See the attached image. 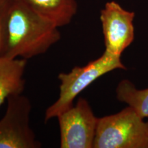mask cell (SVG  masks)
Masks as SVG:
<instances>
[{
    "label": "cell",
    "mask_w": 148,
    "mask_h": 148,
    "mask_svg": "<svg viewBox=\"0 0 148 148\" xmlns=\"http://www.w3.org/2000/svg\"><path fill=\"white\" fill-rule=\"evenodd\" d=\"M5 56L27 59L45 53L60 40L59 27L21 0H9Z\"/></svg>",
    "instance_id": "1"
},
{
    "label": "cell",
    "mask_w": 148,
    "mask_h": 148,
    "mask_svg": "<svg viewBox=\"0 0 148 148\" xmlns=\"http://www.w3.org/2000/svg\"><path fill=\"white\" fill-rule=\"evenodd\" d=\"M126 69L121 57L114 56L104 51L99 58L89 62L84 66H75L68 73H60L58 78L60 82L57 100L45 111V121L57 118L73 106L75 97L94 81L114 69Z\"/></svg>",
    "instance_id": "2"
},
{
    "label": "cell",
    "mask_w": 148,
    "mask_h": 148,
    "mask_svg": "<svg viewBox=\"0 0 148 148\" xmlns=\"http://www.w3.org/2000/svg\"><path fill=\"white\" fill-rule=\"evenodd\" d=\"M93 148H148V122L130 106L99 118Z\"/></svg>",
    "instance_id": "3"
},
{
    "label": "cell",
    "mask_w": 148,
    "mask_h": 148,
    "mask_svg": "<svg viewBox=\"0 0 148 148\" xmlns=\"http://www.w3.org/2000/svg\"><path fill=\"white\" fill-rule=\"evenodd\" d=\"M31 110V101L26 96H9L5 114L0 119V148L42 147L29 124Z\"/></svg>",
    "instance_id": "4"
},
{
    "label": "cell",
    "mask_w": 148,
    "mask_h": 148,
    "mask_svg": "<svg viewBox=\"0 0 148 148\" xmlns=\"http://www.w3.org/2000/svg\"><path fill=\"white\" fill-rule=\"evenodd\" d=\"M61 148H93L98 119L89 103L80 97L76 104L57 116Z\"/></svg>",
    "instance_id": "5"
},
{
    "label": "cell",
    "mask_w": 148,
    "mask_h": 148,
    "mask_svg": "<svg viewBox=\"0 0 148 148\" xmlns=\"http://www.w3.org/2000/svg\"><path fill=\"white\" fill-rule=\"evenodd\" d=\"M134 12L125 10L114 1L105 4L100 12L105 51L121 57L123 51L134 40Z\"/></svg>",
    "instance_id": "6"
},
{
    "label": "cell",
    "mask_w": 148,
    "mask_h": 148,
    "mask_svg": "<svg viewBox=\"0 0 148 148\" xmlns=\"http://www.w3.org/2000/svg\"><path fill=\"white\" fill-rule=\"evenodd\" d=\"M26 64L25 59L0 57V106L9 96L23 92Z\"/></svg>",
    "instance_id": "7"
},
{
    "label": "cell",
    "mask_w": 148,
    "mask_h": 148,
    "mask_svg": "<svg viewBox=\"0 0 148 148\" xmlns=\"http://www.w3.org/2000/svg\"><path fill=\"white\" fill-rule=\"evenodd\" d=\"M57 27L69 25L77 13L76 0H21Z\"/></svg>",
    "instance_id": "8"
},
{
    "label": "cell",
    "mask_w": 148,
    "mask_h": 148,
    "mask_svg": "<svg viewBox=\"0 0 148 148\" xmlns=\"http://www.w3.org/2000/svg\"><path fill=\"white\" fill-rule=\"evenodd\" d=\"M118 100L134 108L142 117H148V88L137 89L128 79L121 81L116 88Z\"/></svg>",
    "instance_id": "9"
},
{
    "label": "cell",
    "mask_w": 148,
    "mask_h": 148,
    "mask_svg": "<svg viewBox=\"0 0 148 148\" xmlns=\"http://www.w3.org/2000/svg\"><path fill=\"white\" fill-rule=\"evenodd\" d=\"M9 0H0V57L5 56L7 47L6 13Z\"/></svg>",
    "instance_id": "10"
}]
</instances>
